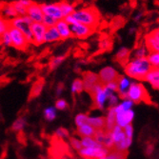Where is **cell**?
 I'll return each mask as SVG.
<instances>
[{"label": "cell", "instance_id": "obj_1", "mask_svg": "<svg viewBox=\"0 0 159 159\" xmlns=\"http://www.w3.org/2000/svg\"><path fill=\"white\" fill-rule=\"evenodd\" d=\"M71 16L77 23L93 29V30L98 28L101 22V13L95 6H90L74 11Z\"/></svg>", "mask_w": 159, "mask_h": 159}, {"label": "cell", "instance_id": "obj_2", "mask_svg": "<svg viewBox=\"0 0 159 159\" xmlns=\"http://www.w3.org/2000/svg\"><path fill=\"white\" fill-rule=\"evenodd\" d=\"M152 69L147 57L135 58L125 66V73L129 77L139 81H145L146 75Z\"/></svg>", "mask_w": 159, "mask_h": 159}, {"label": "cell", "instance_id": "obj_3", "mask_svg": "<svg viewBox=\"0 0 159 159\" xmlns=\"http://www.w3.org/2000/svg\"><path fill=\"white\" fill-rule=\"evenodd\" d=\"M128 99L131 100L133 103L144 102L148 105L152 104V101L146 88L140 83H132L129 85L128 91Z\"/></svg>", "mask_w": 159, "mask_h": 159}, {"label": "cell", "instance_id": "obj_4", "mask_svg": "<svg viewBox=\"0 0 159 159\" xmlns=\"http://www.w3.org/2000/svg\"><path fill=\"white\" fill-rule=\"evenodd\" d=\"M51 148L49 149V155L52 159H61L63 156L68 154L69 156L71 155L69 150L68 144L55 135H52L50 139Z\"/></svg>", "mask_w": 159, "mask_h": 159}, {"label": "cell", "instance_id": "obj_5", "mask_svg": "<svg viewBox=\"0 0 159 159\" xmlns=\"http://www.w3.org/2000/svg\"><path fill=\"white\" fill-rule=\"evenodd\" d=\"M11 21V26L19 30L25 36L29 44H34V35L31 30V26L33 25V21L28 16H21L12 18Z\"/></svg>", "mask_w": 159, "mask_h": 159}, {"label": "cell", "instance_id": "obj_6", "mask_svg": "<svg viewBox=\"0 0 159 159\" xmlns=\"http://www.w3.org/2000/svg\"><path fill=\"white\" fill-rule=\"evenodd\" d=\"M9 34L11 36V46H13L16 49L20 50V51H27L29 48V43L26 40L24 34L17 29L11 27L9 29Z\"/></svg>", "mask_w": 159, "mask_h": 159}, {"label": "cell", "instance_id": "obj_7", "mask_svg": "<svg viewBox=\"0 0 159 159\" xmlns=\"http://www.w3.org/2000/svg\"><path fill=\"white\" fill-rule=\"evenodd\" d=\"M99 81L103 86L111 83V82H117L120 75L118 73L111 67H105L100 70L98 75Z\"/></svg>", "mask_w": 159, "mask_h": 159}, {"label": "cell", "instance_id": "obj_8", "mask_svg": "<svg viewBox=\"0 0 159 159\" xmlns=\"http://www.w3.org/2000/svg\"><path fill=\"white\" fill-rule=\"evenodd\" d=\"M83 87H84V90L88 93L90 95L93 93V88L98 85L101 84L99 81V77L98 75L92 73V71H86V73H83Z\"/></svg>", "mask_w": 159, "mask_h": 159}, {"label": "cell", "instance_id": "obj_9", "mask_svg": "<svg viewBox=\"0 0 159 159\" xmlns=\"http://www.w3.org/2000/svg\"><path fill=\"white\" fill-rule=\"evenodd\" d=\"M70 30L71 34H73V37H77L79 39H86L87 37L93 34V33L95 32V30H93V29H91L79 23L71 25L70 27Z\"/></svg>", "mask_w": 159, "mask_h": 159}, {"label": "cell", "instance_id": "obj_10", "mask_svg": "<svg viewBox=\"0 0 159 159\" xmlns=\"http://www.w3.org/2000/svg\"><path fill=\"white\" fill-rule=\"evenodd\" d=\"M145 48L152 52H159V30L152 31L145 36Z\"/></svg>", "mask_w": 159, "mask_h": 159}, {"label": "cell", "instance_id": "obj_11", "mask_svg": "<svg viewBox=\"0 0 159 159\" xmlns=\"http://www.w3.org/2000/svg\"><path fill=\"white\" fill-rule=\"evenodd\" d=\"M40 8H41L43 14H45V16L53 17L58 21L64 19L62 11L57 3H55V4H41Z\"/></svg>", "mask_w": 159, "mask_h": 159}, {"label": "cell", "instance_id": "obj_12", "mask_svg": "<svg viewBox=\"0 0 159 159\" xmlns=\"http://www.w3.org/2000/svg\"><path fill=\"white\" fill-rule=\"evenodd\" d=\"M31 30L34 35V44L35 46L43 44L47 28L42 23H33V25L31 26Z\"/></svg>", "mask_w": 159, "mask_h": 159}, {"label": "cell", "instance_id": "obj_13", "mask_svg": "<svg viewBox=\"0 0 159 159\" xmlns=\"http://www.w3.org/2000/svg\"><path fill=\"white\" fill-rule=\"evenodd\" d=\"M43 16L44 14L41 11L40 5L35 2H33L31 6L27 8V16L34 23H42Z\"/></svg>", "mask_w": 159, "mask_h": 159}, {"label": "cell", "instance_id": "obj_14", "mask_svg": "<svg viewBox=\"0 0 159 159\" xmlns=\"http://www.w3.org/2000/svg\"><path fill=\"white\" fill-rule=\"evenodd\" d=\"M134 117V112L133 110L121 111L118 113H115V122H116L117 126L123 129L127 125H129L132 123Z\"/></svg>", "mask_w": 159, "mask_h": 159}, {"label": "cell", "instance_id": "obj_15", "mask_svg": "<svg viewBox=\"0 0 159 159\" xmlns=\"http://www.w3.org/2000/svg\"><path fill=\"white\" fill-rule=\"evenodd\" d=\"M129 79H127L126 77L120 75L119 79L117 80V86H118V89H117V93H118V97L127 100L128 99V91L129 88Z\"/></svg>", "mask_w": 159, "mask_h": 159}, {"label": "cell", "instance_id": "obj_16", "mask_svg": "<svg viewBox=\"0 0 159 159\" xmlns=\"http://www.w3.org/2000/svg\"><path fill=\"white\" fill-rule=\"evenodd\" d=\"M45 85V79L43 78V77H39L37 78L33 86H32V89H31V92H30V94H29V98L28 100L29 101H31L32 99H34L36 98L42 92V89H43V87H44Z\"/></svg>", "mask_w": 159, "mask_h": 159}, {"label": "cell", "instance_id": "obj_17", "mask_svg": "<svg viewBox=\"0 0 159 159\" xmlns=\"http://www.w3.org/2000/svg\"><path fill=\"white\" fill-rule=\"evenodd\" d=\"M132 52L127 48H121L114 57V61L119 63L122 67H125L129 63V59L131 58Z\"/></svg>", "mask_w": 159, "mask_h": 159}, {"label": "cell", "instance_id": "obj_18", "mask_svg": "<svg viewBox=\"0 0 159 159\" xmlns=\"http://www.w3.org/2000/svg\"><path fill=\"white\" fill-rule=\"evenodd\" d=\"M55 28H56L57 32H58V34L60 35L61 40H65L69 37H73V34H71L70 30V26L63 19L59 20L56 23Z\"/></svg>", "mask_w": 159, "mask_h": 159}, {"label": "cell", "instance_id": "obj_19", "mask_svg": "<svg viewBox=\"0 0 159 159\" xmlns=\"http://www.w3.org/2000/svg\"><path fill=\"white\" fill-rule=\"evenodd\" d=\"M145 81L150 82L153 89L158 90L159 89V69L152 68L146 75Z\"/></svg>", "mask_w": 159, "mask_h": 159}, {"label": "cell", "instance_id": "obj_20", "mask_svg": "<svg viewBox=\"0 0 159 159\" xmlns=\"http://www.w3.org/2000/svg\"><path fill=\"white\" fill-rule=\"evenodd\" d=\"M106 119V126H105V129L104 131L107 133H111L112 131V129L114 128V126L116 125V122H115V111H114V107L113 108H110L109 111H108V115Z\"/></svg>", "mask_w": 159, "mask_h": 159}, {"label": "cell", "instance_id": "obj_21", "mask_svg": "<svg viewBox=\"0 0 159 159\" xmlns=\"http://www.w3.org/2000/svg\"><path fill=\"white\" fill-rule=\"evenodd\" d=\"M111 138H112V141H113L114 146H115V145H117L118 143H120L122 140H124V139L126 138L123 129L120 128V127L117 126V125H115L114 128L112 129V131L111 132Z\"/></svg>", "mask_w": 159, "mask_h": 159}, {"label": "cell", "instance_id": "obj_22", "mask_svg": "<svg viewBox=\"0 0 159 159\" xmlns=\"http://www.w3.org/2000/svg\"><path fill=\"white\" fill-rule=\"evenodd\" d=\"M87 123L91 125L95 131H99V129H105L106 126V119L105 117H90L87 120Z\"/></svg>", "mask_w": 159, "mask_h": 159}, {"label": "cell", "instance_id": "obj_23", "mask_svg": "<svg viewBox=\"0 0 159 159\" xmlns=\"http://www.w3.org/2000/svg\"><path fill=\"white\" fill-rule=\"evenodd\" d=\"M58 40H61V38H60L58 32L56 30V28L55 27L48 28L44 35V42L50 43V42H54Z\"/></svg>", "mask_w": 159, "mask_h": 159}, {"label": "cell", "instance_id": "obj_24", "mask_svg": "<svg viewBox=\"0 0 159 159\" xmlns=\"http://www.w3.org/2000/svg\"><path fill=\"white\" fill-rule=\"evenodd\" d=\"M77 133L82 137H93L95 134V129L91 125L86 123L77 128Z\"/></svg>", "mask_w": 159, "mask_h": 159}, {"label": "cell", "instance_id": "obj_25", "mask_svg": "<svg viewBox=\"0 0 159 159\" xmlns=\"http://www.w3.org/2000/svg\"><path fill=\"white\" fill-rule=\"evenodd\" d=\"M126 24V19L123 16H115L112 18V20L111 21V23L108 25L111 29V34H113L116 32L118 29L122 28L124 25Z\"/></svg>", "mask_w": 159, "mask_h": 159}, {"label": "cell", "instance_id": "obj_26", "mask_svg": "<svg viewBox=\"0 0 159 159\" xmlns=\"http://www.w3.org/2000/svg\"><path fill=\"white\" fill-rule=\"evenodd\" d=\"M62 11V14L63 16L66 17V16H69L70 14H73L74 11H75V9L73 7V5L70 4L69 2H66V1H61V2H58L57 3Z\"/></svg>", "mask_w": 159, "mask_h": 159}, {"label": "cell", "instance_id": "obj_27", "mask_svg": "<svg viewBox=\"0 0 159 159\" xmlns=\"http://www.w3.org/2000/svg\"><path fill=\"white\" fill-rule=\"evenodd\" d=\"M128 154H129L128 151L120 152V151L113 149V150L109 152V153L107 154L105 159H126Z\"/></svg>", "mask_w": 159, "mask_h": 159}, {"label": "cell", "instance_id": "obj_28", "mask_svg": "<svg viewBox=\"0 0 159 159\" xmlns=\"http://www.w3.org/2000/svg\"><path fill=\"white\" fill-rule=\"evenodd\" d=\"M81 145L83 148H102L103 146L98 144L93 137H82L81 140Z\"/></svg>", "mask_w": 159, "mask_h": 159}, {"label": "cell", "instance_id": "obj_29", "mask_svg": "<svg viewBox=\"0 0 159 159\" xmlns=\"http://www.w3.org/2000/svg\"><path fill=\"white\" fill-rule=\"evenodd\" d=\"M11 5L12 6L13 10L16 11V14L18 17H21V16H27V8L25 6L22 5V3L19 1H13V2H11Z\"/></svg>", "mask_w": 159, "mask_h": 159}, {"label": "cell", "instance_id": "obj_30", "mask_svg": "<svg viewBox=\"0 0 159 159\" xmlns=\"http://www.w3.org/2000/svg\"><path fill=\"white\" fill-rule=\"evenodd\" d=\"M68 55V53L66 55H61V56H57V57H52L49 62V71H52L53 70H55L57 67H58L66 58V56Z\"/></svg>", "mask_w": 159, "mask_h": 159}, {"label": "cell", "instance_id": "obj_31", "mask_svg": "<svg viewBox=\"0 0 159 159\" xmlns=\"http://www.w3.org/2000/svg\"><path fill=\"white\" fill-rule=\"evenodd\" d=\"M134 103L132 102L131 100H124L123 102L117 106L114 107V111L115 113H118V112H121V111H129V110H132V107H133Z\"/></svg>", "mask_w": 159, "mask_h": 159}, {"label": "cell", "instance_id": "obj_32", "mask_svg": "<svg viewBox=\"0 0 159 159\" xmlns=\"http://www.w3.org/2000/svg\"><path fill=\"white\" fill-rule=\"evenodd\" d=\"M11 27V26L10 19L4 18L1 14H0V37H1L6 32H8Z\"/></svg>", "mask_w": 159, "mask_h": 159}, {"label": "cell", "instance_id": "obj_33", "mask_svg": "<svg viewBox=\"0 0 159 159\" xmlns=\"http://www.w3.org/2000/svg\"><path fill=\"white\" fill-rule=\"evenodd\" d=\"M147 59L152 68L159 69V52H151Z\"/></svg>", "mask_w": 159, "mask_h": 159}, {"label": "cell", "instance_id": "obj_34", "mask_svg": "<svg viewBox=\"0 0 159 159\" xmlns=\"http://www.w3.org/2000/svg\"><path fill=\"white\" fill-rule=\"evenodd\" d=\"M26 125V120H24L22 117H19L17 118L16 121L13 122V124L11 125V131L12 132H16V133H18V132H21L23 128L25 127Z\"/></svg>", "mask_w": 159, "mask_h": 159}, {"label": "cell", "instance_id": "obj_35", "mask_svg": "<svg viewBox=\"0 0 159 159\" xmlns=\"http://www.w3.org/2000/svg\"><path fill=\"white\" fill-rule=\"evenodd\" d=\"M1 11L4 13V16H7V17H13V18L18 17L16 11L13 10L12 6L11 5V3H6V5L4 6V8L2 9Z\"/></svg>", "mask_w": 159, "mask_h": 159}, {"label": "cell", "instance_id": "obj_36", "mask_svg": "<svg viewBox=\"0 0 159 159\" xmlns=\"http://www.w3.org/2000/svg\"><path fill=\"white\" fill-rule=\"evenodd\" d=\"M58 22V20H56L53 17H51L49 16H43V19H42V24L44 25L47 29L48 28H52V27H55L56 23Z\"/></svg>", "mask_w": 159, "mask_h": 159}, {"label": "cell", "instance_id": "obj_37", "mask_svg": "<svg viewBox=\"0 0 159 159\" xmlns=\"http://www.w3.org/2000/svg\"><path fill=\"white\" fill-rule=\"evenodd\" d=\"M112 46H113V41L110 37H108L107 39H105L103 41H101L100 44H99L100 50H104L105 52L106 51H111L112 49Z\"/></svg>", "mask_w": 159, "mask_h": 159}, {"label": "cell", "instance_id": "obj_38", "mask_svg": "<svg viewBox=\"0 0 159 159\" xmlns=\"http://www.w3.org/2000/svg\"><path fill=\"white\" fill-rule=\"evenodd\" d=\"M84 90L83 87V82L81 79H75L71 86V92L73 93H80Z\"/></svg>", "mask_w": 159, "mask_h": 159}, {"label": "cell", "instance_id": "obj_39", "mask_svg": "<svg viewBox=\"0 0 159 159\" xmlns=\"http://www.w3.org/2000/svg\"><path fill=\"white\" fill-rule=\"evenodd\" d=\"M147 52H148V51L145 48V45H142V46L136 48V51L134 52V57L135 58H143V57H146Z\"/></svg>", "mask_w": 159, "mask_h": 159}, {"label": "cell", "instance_id": "obj_40", "mask_svg": "<svg viewBox=\"0 0 159 159\" xmlns=\"http://www.w3.org/2000/svg\"><path fill=\"white\" fill-rule=\"evenodd\" d=\"M44 115H45V118L48 121H52L56 117L55 109L54 108H48V109H46L45 111H44Z\"/></svg>", "mask_w": 159, "mask_h": 159}, {"label": "cell", "instance_id": "obj_41", "mask_svg": "<svg viewBox=\"0 0 159 159\" xmlns=\"http://www.w3.org/2000/svg\"><path fill=\"white\" fill-rule=\"evenodd\" d=\"M89 116L85 113H79L78 115H76L75 117V124L77 127L83 125V124H86L87 123V120H88Z\"/></svg>", "mask_w": 159, "mask_h": 159}, {"label": "cell", "instance_id": "obj_42", "mask_svg": "<svg viewBox=\"0 0 159 159\" xmlns=\"http://www.w3.org/2000/svg\"><path fill=\"white\" fill-rule=\"evenodd\" d=\"M70 145L71 147H73L75 150L76 151H80L82 149V145H81V141L78 140L77 138L75 137H70Z\"/></svg>", "mask_w": 159, "mask_h": 159}, {"label": "cell", "instance_id": "obj_43", "mask_svg": "<svg viewBox=\"0 0 159 159\" xmlns=\"http://www.w3.org/2000/svg\"><path fill=\"white\" fill-rule=\"evenodd\" d=\"M124 134H125V136L126 138H129V139H133V134H134V128H133V125L129 124V125H127L126 127H124Z\"/></svg>", "mask_w": 159, "mask_h": 159}, {"label": "cell", "instance_id": "obj_44", "mask_svg": "<svg viewBox=\"0 0 159 159\" xmlns=\"http://www.w3.org/2000/svg\"><path fill=\"white\" fill-rule=\"evenodd\" d=\"M55 136H57L60 139H63V138H66L69 136V132L68 129H66L65 128H59L57 131L55 132Z\"/></svg>", "mask_w": 159, "mask_h": 159}, {"label": "cell", "instance_id": "obj_45", "mask_svg": "<svg viewBox=\"0 0 159 159\" xmlns=\"http://www.w3.org/2000/svg\"><path fill=\"white\" fill-rule=\"evenodd\" d=\"M55 107H56V109H58V110H60V111H63V110L67 109L68 103L66 102V101H65L64 99H59V100H57V101H56Z\"/></svg>", "mask_w": 159, "mask_h": 159}, {"label": "cell", "instance_id": "obj_46", "mask_svg": "<svg viewBox=\"0 0 159 159\" xmlns=\"http://www.w3.org/2000/svg\"><path fill=\"white\" fill-rule=\"evenodd\" d=\"M107 90H109L110 92L113 93V92H117V89H118V86H117V82H111L107 85L104 86Z\"/></svg>", "mask_w": 159, "mask_h": 159}, {"label": "cell", "instance_id": "obj_47", "mask_svg": "<svg viewBox=\"0 0 159 159\" xmlns=\"http://www.w3.org/2000/svg\"><path fill=\"white\" fill-rule=\"evenodd\" d=\"M1 39H2V43H4L6 46H11V36H10L9 32H6L1 36Z\"/></svg>", "mask_w": 159, "mask_h": 159}, {"label": "cell", "instance_id": "obj_48", "mask_svg": "<svg viewBox=\"0 0 159 159\" xmlns=\"http://www.w3.org/2000/svg\"><path fill=\"white\" fill-rule=\"evenodd\" d=\"M109 103H110V106H111V108H113V107H115V105L117 104V101H118V96H116L115 94H111L109 98Z\"/></svg>", "mask_w": 159, "mask_h": 159}, {"label": "cell", "instance_id": "obj_49", "mask_svg": "<svg viewBox=\"0 0 159 159\" xmlns=\"http://www.w3.org/2000/svg\"><path fill=\"white\" fill-rule=\"evenodd\" d=\"M17 140H18V142H19V143H21V144H24V145H26L27 139H26V135H25V134L23 133V131L18 132V133H17Z\"/></svg>", "mask_w": 159, "mask_h": 159}, {"label": "cell", "instance_id": "obj_50", "mask_svg": "<svg viewBox=\"0 0 159 159\" xmlns=\"http://www.w3.org/2000/svg\"><path fill=\"white\" fill-rule=\"evenodd\" d=\"M153 149H154V147H153L152 144H150V145H148L147 149H146V154L147 155H151L152 153V152H153Z\"/></svg>", "mask_w": 159, "mask_h": 159}, {"label": "cell", "instance_id": "obj_51", "mask_svg": "<svg viewBox=\"0 0 159 159\" xmlns=\"http://www.w3.org/2000/svg\"><path fill=\"white\" fill-rule=\"evenodd\" d=\"M63 89H64V84H63V83H59L58 86H57L56 94H57V95H60L61 93H62V91H63Z\"/></svg>", "mask_w": 159, "mask_h": 159}, {"label": "cell", "instance_id": "obj_52", "mask_svg": "<svg viewBox=\"0 0 159 159\" xmlns=\"http://www.w3.org/2000/svg\"><path fill=\"white\" fill-rule=\"evenodd\" d=\"M50 52H50V49H45L44 51H43V52L38 56V58H44V57L48 56V54H49Z\"/></svg>", "mask_w": 159, "mask_h": 159}, {"label": "cell", "instance_id": "obj_53", "mask_svg": "<svg viewBox=\"0 0 159 159\" xmlns=\"http://www.w3.org/2000/svg\"><path fill=\"white\" fill-rule=\"evenodd\" d=\"M84 55V52H83V51L82 50H76L75 52V57H82Z\"/></svg>", "mask_w": 159, "mask_h": 159}, {"label": "cell", "instance_id": "obj_54", "mask_svg": "<svg viewBox=\"0 0 159 159\" xmlns=\"http://www.w3.org/2000/svg\"><path fill=\"white\" fill-rule=\"evenodd\" d=\"M79 47L80 48H82L83 50H86V49H88L89 48V45L88 44H87V43H79Z\"/></svg>", "mask_w": 159, "mask_h": 159}, {"label": "cell", "instance_id": "obj_55", "mask_svg": "<svg viewBox=\"0 0 159 159\" xmlns=\"http://www.w3.org/2000/svg\"><path fill=\"white\" fill-rule=\"evenodd\" d=\"M140 17H141V14H138V16H136V17L134 18V20H135V21H137V20H138V19H139Z\"/></svg>", "mask_w": 159, "mask_h": 159}, {"label": "cell", "instance_id": "obj_56", "mask_svg": "<svg viewBox=\"0 0 159 159\" xmlns=\"http://www.w3.org/2000/svg\"><path fill=\"white\" fill-rule=\"evenodd\" d=\"M2 44V39H1V37H0V45Z\"/></svg>", "mask_w": 159, "mask_h": 159}]
</instances>
